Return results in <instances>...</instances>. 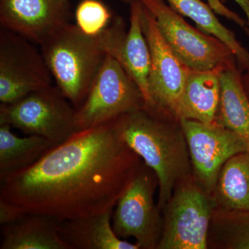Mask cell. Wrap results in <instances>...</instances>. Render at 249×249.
I'll return each instance as SVG.
<instances>
[{
	"label": "cell",
	"mask_w": 249,
	"mask_h": 249,
	"mask_svg": "<svg viewBox=\"0 0 249 249\" xmlns=\"http://www.w3.org/2000/svg\"><path fill=\"white\" fill-rule=\"evenodd\" d=\"M111 122L76 131L34 165L0 178V200L71 220L114 209L141 164Z\"/></svg>",
	"instance_id": "6da1fadb"
},
{
	"label": "cell",
	"mask_w": 249,
	"mask_h": 249,
	"mask_svg": "<svg viewBox=\"0 0 249 249\" xmlns=\"http://www.w3.org/2000/svg\"><path fill=\"white\" fill-rule=\"evenodd\" d=\"M165 116L143 107L114 120L121 139L156 175L159 209H164L175 186L188 178L191 159L181 126L169 124Z\"/></svg>",
	"instance_id": "7a4b0ae2"
},
{
	"label": "cell",
	"mask_w": 249,
	"mask_h": 249,
	"mask_svg": "<svg viewBox=\"0 0 249 249\" xmlns=\"http://www.w3.org/2000/svg\"><path fill=\"white\" fill-rule=\"evenodd\" d=\"M100 35H85L69 22L40 45L55 85L76 109L85 101L107 55Z\"/></svg>",
	"instance_id": "3957f363"
},
{
	"label": "cell",
	"mask_w": 249,
	"mask_h": 249,
	"mask_svg": "<svg viewBox=\"0 0 249 249\" xmlns=\"http://www.w3.org/2000/svg\"><path fill=\"white\" fill-rule=\"evenodd\" d=\"M76 109L56 85L34 91L9 104H0V124L27 135L43 137L54 145L76 132Z\"/></svg>",
	"instance_id": "277c9868"
},
{
	"label": "cell",
	"mask_w": 249,
	"mask_h": 249,
	"mask_svg": "<svg viewBox=\"0 0 249 249\" xmlns=\"http://www.w3.org/2000/svg\"><path fill=\"white\" fill-rule=\"evenodd\" d=\"M145 107L138 85L115 58L107 55L85 101L76 109V131L107 124Z\"/></svg>",
	"instance_id": "5b68a950"
},
{
	"label": "cell",
	"mask_w": 249,
	"mask_h": 249,
	"mask_svg": "<svg viewBox=\"0 0 249 249\" xmlns=\"http://www.w3.org/2000/svg\"><path fill=\"white\" fill-rule=\"evenodd\" d=\"M178 186L164 207V224L156 249H206L213 199L195 180L187 178Z\"/></svg>",
	"instance_id": "8992f818"
},
{
	"label": "cell",
	"mask_w": 249,
	"mask_h": 249,
	"mask_svg": "<svg viewBox=\"0 0 249 249\" xmlns=\"http://www.w3.org/2000/svg\"><path fill=\"white\" fill-rule=\"evenodd\" d=\"M139 1L153 15L160 34L175 55L191 70H213L235 58L222 41L192 27L164 0Z\"/></svg>",
	"instance_id": "52a82bcc"
},
{
	"label": "cell",
	"mask_w": 249,
	"mask_h": 249,
	"mask_svg": "<svg viewBox=\"0 0 249 249\" xmlns=\"http://www.w3.org/2000/svg\"><path fill=\"white\" fill-rule=\"evenodd\" d=\"M24 36L1 27L0 102H16L53 85V77L41 51Z\"/></svg>",
	"instance_id": "ba28073f"
},
{
	"label": "cell",
	"mask_w": 249,
	"mask_h": 249,
	"mask_svg": "<svg viewBox=\"0 0 249 249\" xmlns=\"http://www.w3.org/2000/svg\"><path fill=\"white\" fill-rule=\"evenodd\" d=\"M152 170L141 165L114 206L113 230L119 238L133 237L140 249H156L160 240L159 207L154 202Z\"/></svg>",
	"instance_id": "9c48e42d"
},
{
	"label": "cell",
	"mask_w": 249,
	"mask_h": 249,
	"mask_svg": "<svg viewBox=\"0 0 249 249\" xmlns=\"http://www.w3.org/2000/svg\"><path fill=\"white\" fill-rule=\"evenodd\" d=\"M186 138L195 181L212 196L222 167L232 157L247 151V142L217 124L179 121Z\"/></svg>",
	"instance_id": "30bf717a"
},
{
	"label": "cell",
	"mask_w": 249,
	"mask_h": 249,
	"mask_svg": "<svg viewBox=\"0 0 249 249\" xmlns=\"http://www.w3.org/2000/svg\"><path fill=\"white\" fill-rule=\"evenodd\" d=\"M142 22L151 55L148 79L151 106L147 109L178 120V103L191 69L174 53L160 34L153 15L143 4Z\"/></svg>",
	"instance_id": "8fae6325"
},
{
	"label": "cell",
	"mask_w": 249,
	"mask_h": 249,
	"mask_svg": "<svg viewBox=\"0 0 249 249\" xmlns=\"http://www.w3.org/2000/svg\"><path fill=\"white\" fill-rule=\"evenodd\" d=\"M142 4L139 0L130 3L128 31L122 18H113L109 27L101 34L107 55L115 58L138 85L145 99V107H150L148 79L151 65L150 48L142 31Z\"/></svg>",
	"instance_id": "7c38bea8"
},
{
	"label": "cell",
	"mask_w": 249,
	"mask_h": 249,
	"mask_svg": "<svg viewBox=\"0 0 249 249\" xmlns=\"http://www.w3.org/2000/svg\"><path fill=\"white\" fill-rule=\"evenodd\" d=\"M70 18L71 0H0L1 27L38 45Z\"/></svg>",
	"instance_id": "4fadbf2b"
},
{
	"label": "cell",
	"mask_w": 249,
	"mask_h": 249,
	"mask_svg": "<svg viewBox=\"0 0 249 249\" xmlns=\"http://www.w3.org/2000/svg\"><path fill=\"white\" fill-rule=\"evenodd\" d=\"M228 62L213 70H191L178 103V121L216 122L221 98L220 73Z\"/></svg>",
	"instance_id": "5bb4252c"
},
{
	"label": "cell",
	"mask_w": 249,
	"mask_h": 249,
	"mask_svg": "<svg viewBox=\"0 0 249 249\" xmlns=\"http://www.w3.org/2000/svg\"><path fill=\"white\" fill-rule=\"evenodd\" d=\"M114 209L89 217L59 222V232L70 249H139L113 230Z\"/></svg>",
	"instance_id": "9a60e30c"
},
{
	"label": "cell",
	"mask_w": 249,
	"mask_h": 249,
	"mask_svg": "<svg viewBox=\"0 0 249 249\" xmlns=\"http://www.w3.org/2000/svg\"><path fill=\"white\" fill-rule=\"evenodd\" d=\"M0 249H70L59 232V221L42 214L25 213L1 225Z\"/></svg>",
	"instance_id": "2e32d148"
},
{
	"label": "cell",
	"mask_w": 249,
	"mask_h": 249,
	"mask_svg": "<svg viewBox=\"0 0 249 249\" xmlns=\"http://www.w3.org/2000/svg\"><path fill=\"white\" fill-rule=\"evenodd\" d=\"M221 98L216 122L235 132L249 145V98L236 59L220 73Z\"/></svg>",
	"instance_id": "e0dca14e"
},
{
	"label": "cell",
	"mask_w": 249,
	"mask_h": 249,
	"mask_svg": "<svg viewBox=\"0 0 249 249\" xmlns=\"http://www.w3.org/2000/svg\"><path fill=\"white\" fill-rule=\"evenodd\" d=\"M212 196L223 212L249 213V149L224 165Z\"/></svg>",
	"instance_id": "ac0fdd59"
},
{
	"label": "cell",
	"mask_w": 249,
	"mask_h": 249,
	"mask_svg": "<svg viewBox=\"0 0 249 249\" xmlns=\"http://www.w3.org/2000/svg\"><path fill=\"white\" fill-rule=\"evenodd\" d=\"M9 124H0V178L26 169L54 146L43 137H19Z\"/></svg>",
	"instance_id": "d6986e66"
},
{
	"label": "cell",
	"mask_w": 249,
	"mask_h": 249,
	"mask_svg": "<svg viewBox=\"0 0 249 249\" xmlns=\"http://www.w3.org/2000/svg\"><path fill=\"white\" fill-rule=\"evenodd\" d=\"M181 16L191 18L198 29L213 36L230 48L242 71H249V52L237 41L235 33L219 22L209 4L201 0H165Z\"/></svg>",
	"instance_id": "ffe728a7"
},
{
	"label": "cell",
	"mask_w": 249,
	"mask_h": 249,
	"mask_svg": "<svg viewBox=\"0 0 249 249\" xmlns=\"http://www.w3.org/2000/svg\"><path fill=\"white\" fill-rule=\"evenodd\" d=\"M75 18L78 29L92 37L102 34L114 18L107 6L100 0H82L77 6Z\"/></svg>",
	"instance_id": "44dd1931"
},
{
	"label": "cell",
	"mask_w": 249,
	"mask_h": 249,
	"mask_svg": "<svg viewBox=\"0 0 249 249\" xmlns=\"http://www.w3.org/2000/svg\"><path fill=\"white\" fill-rule=\"evenodd\" d=\"M230 227L229 248L249 249V213H227Z\"/></svg>",
	"instance_id": "7402d4cb"
},
{
	"label": "cell",
	"mask_w": 249,
	"mask_h": 249,
	"mask_svg": "<svg viewBox=\"0 0 249 249\" xmlns=\"http://www.w3.org/2000/svg\"><path fill=\"white\" fill-rule=\"evenodd\" d=\"M25 214L14 205L0 200V225L18 220Z\"/></svg>",
	"instance_id": "603a6c76"
},
{
	"label": "cell",
	"mask_w": 249,
	"mask_h": 249,
	"mask_svg": "<svg viewBox=\"0 0 249 249\" xmlns=\"http://www.w3.org/2000/svg\"><path fill=\"white\" fill-rule=\"evenodd\" d=\"M227 1L228 0H221L222 3ZM233 1H235L240 6L241 9L243 10L247 17V27L249 29V0H233Z\"/></svg>",
	"instance_id": "cb8c5ba5"
},
{
	"label": "cell",
	"mask_w": 249,
	"mask_h": 249,
	"mask_svg": "<svg viewBox=\"0 0 249 249\" xmlns=\"http://www.w3.org/2000/svg\"><path fill=\"white\" fill-rule=\"evenodd\" d=\"M242 83L249 98V71H245V73H242Z\"/></svg>",
	"instance_id": "d4e9b609"
},
{
	"label": "cell",
	"mask_w": 249,
	"mask_h": 249,
	"mask_svg": "<svg viewBox=\"0 0 249 249\" xmlns=\"http://www.w3.org/2000/svg\"><path fill=\"white\" fill-rule=\"evenodd\" d=\"M244 30H245L246 34H247L249 36V29L248 27H246L245 29H244Z\"/></svg>",
	"instance_id": "484cf974"
},
{
	"label": "cell",
	"mask_w": 249,
	"mask_h": 249,
	"mask_svg": "<svg viewBox=\"0 0 249 249\" xmlns=\"http://www.w3.org/2000/svg\"><path fill=\"white\" fill-rule=\"evenodd\" d=\"M123 1H124V2L129 3V4H130L133 0H123Z\"/></svg>",
	"instance_id": "4316f807"
}]
</instances>
